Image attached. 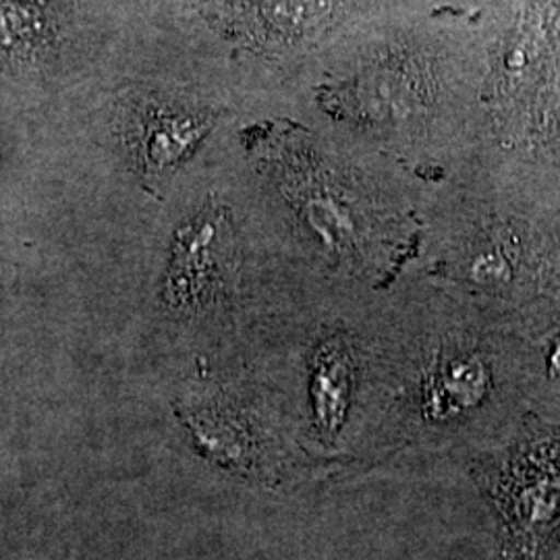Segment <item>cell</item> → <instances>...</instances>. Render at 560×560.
Instances as JSON below:
<instances>
[{
  "instance_id": "obj_4",
  "label": "cell",
  "mask_w": 560,
  "mask_h": 560,
  "mask_svg": "<svg viewBox=\"0 0 560 560\" xmlns=\"http://www.w3.org/2000/svg\"><path fill=\"white\" fill-rule=\"evenodd\" d=\"M194 418L203 442L210 444L222 459L231 460L243 469H270L275 463L280 465L289 459L284 453L287 444L264 436L268 432L241 418L240 413L229 409H208L198 411Z\"/></svg>"
},
{
  "instance_id": "obj_5",
  "label": "cell",
  "mask_w": 560,
  "mask_h": 560,
  "mask_svg": "<svg viewBox=\"0 0 560 560\" xmlns=\"http://www.w3.org/2000/svg\"><path fill=\"white\" fill-rule=\"evenodd\" d=\"M194 136L196 129L185 120L156 119L145 117V113H133L127 122L129 143L150 168H162L177 161Z\"/></svg>"
},
{
  "instance_id": "obj_1",
  "label": "cell",
  "mask_w": 560,
  "mask_h": 560,
  "mask_svg": "<svg viewBox=\"0 0 560 560\" xmlns=\"http://www.w3.org/2000/svg\"><path fill=\"white\" fill-rule=\"evenodd\" d=\"M384 353L376 340L370 432L384 446L469 441L497 390L494 361L469 322H442ZM368 409V416H370ZM368 421V420H365Z\"/></svg>"
},
{
  "instance_id": "obj_2",
  "label": "cell",
  "mask_w": 560,
  "mask_h": 560,
  "mask_svg": "<svg viewBox=\"0 0 560 560\" xmlns=\"http://www.w3.org/2000/svg\"><path fill=\"white\" fill-rule=\"evenodd\" d=\"M471 467L499 517V560H541L560 532V428L529 420Z\"/></svg>"
},
{
  "instance_id": "obj_6",
  "label": "cell",
  "mask_w": 560,
  "mask_h": 560,
  "mask_svg": "<svg viewBox=\"0 0 560 560\" xmlns=\"http://www.w3.org/2000/svg\"><path fill=\"white\" fill-rule=\"evenodd\" d=\"M548 370L552 376H560V337L552 342V349L548 355Z\"/></svg>"
},
{
  "instance_id": "obj_3",
  "label": "cell",
  "mask_w": 560,
  "mask_h": 560,
  "mask_svg": "<svg viewBox=\"0 0 560 560\" xmlns=\"http://www.w3.org/2000/svg\"><path fill=\"white\" fill-rule=\"evenodd\" d=\"M305 351L301 432L320 451H339L355 420L361 425L368 420L376 340L345 324H328Z\"/></svg>"
}]
</instances>
